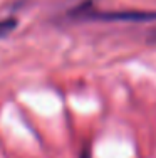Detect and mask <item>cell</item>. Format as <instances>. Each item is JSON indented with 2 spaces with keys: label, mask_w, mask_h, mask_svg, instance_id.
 Segmentation results:
<instances>
[{
  "label": "cell",
  "mask_w": 156,
  "mask_h": 158,
  "mask_svg": "<svg viewBox=\"0 0 156 158\" xmlns=\"http://www.w3.org/2000/svg\"><path fill=\"white\" fill-rule=\"evenodd\" d=\"M17 27V20L15 19H3L0 20V37H5L9 32H12Z\"/></svg>",
  "instance_id": "7a4b0ae2"
},
{
  "label": "cell",
  "mask_w": 156,
  "mask_h": 158,
  "mask_svg": "<svg viewBox=\"0 0 156 158\" xmlns=\"http://www.w3.org/2000/svg\"><path fill=\"white\" fill-rule=\"evenodd\" d=\"M70 17L74 19H92V20H153L156 19V14L153 12H102V10H94L91 3H84V5L77 7V9L69 12Z\"/></svg>",
  "instance_id": "6da1fadb"
},
{
  "label": "cell",
  "mask_w": 156,
  "mask_h": 158,
  "mask_svg": "<svg viewBox=\"0 0 156 158\" xmlns=\"http://www.w3.org/2000/svg\"><path fill=\"white\" fill-rule=\"evenodd\" d=\"M81 158H91V155H89V148H86L82 152V155H81Z\"/></svg>",
  "instance_id": "3957f363"
}]
</instances>
